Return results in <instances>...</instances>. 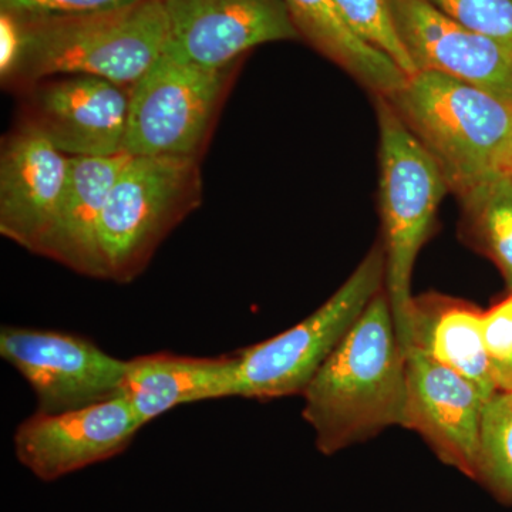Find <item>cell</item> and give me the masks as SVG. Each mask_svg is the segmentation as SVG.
Masks as SVG:
<instances>
[{
	"label": "cell",
	"mask_w": 512,
	"mask_h": 512,
	"mask_svg": "<svg viewBox=\"0 0 512 512\" xmlns=\"http://www.w3.org/2000/svg\"><path fill=\"white\" fill-rule=\"evenodd\" d=\"M406 370L403 427L423 436L448 466L478 480L483 396L419 346L407 350Z\"/></svg>",
	"instance_id": "4fadbf2b"
},
{
	"label": "cell",
	"mask_w": 512,
	"mask_h": 512,
	"mask_svg": "<svg viewBox=\"0 0 512 512\" xmlns=\"http://www.w3.org/2000/svg\"><path fill=\"white\" fill-rule=\"evenodd\" d=\"M70 157L18 121L0 150V234L40 255L62 204Z\"/></svg>",
	"instance_id": "5bb4252c"
},
{
	"label": "cell",
	"mask_w": 512,
	"mask_h": 512,
	"mask_svg": "<svg viewBox=\"0 0 512 512\" xmlns=\"http://www.w3.org/2000/svg\"><path fill=\"white\" fill-rule=\"evenodd\" d=\"M468 29L493 37L512 49V0H429Z\"/></svg>",
	"instance_id": "7402d4cb"
},
{
	"label": "cell",
	"mask_w": 512,
	"mask_h": 512,
	"mask_svg": "<svg viewBox=\"0 0 512 512\" xmlns=\"http://www.w3.org/2000/svg\"><path fill=\"white\" fill-rule=\"evenodd\" d=\"M302 396L303 419L315 431L316 447L325 456L389 427H403L406 352L384 289L366 306Z\"/></svg>",
	"instance_id": "6da1fadb"
},
{
	"label": "cell",
	"mask_w": 512,
	"mask_h": 512,
	"mask_svg": "<svg viewBox=\"0 0 512 512\" xmlns=\"http://www.w3.org/2000/svg\"><path fill=\"white\" fill-rule=\"evenodd\" d=\"M413 346H419L441 365L464 377L485 402L498 392L485 348L483 313L451 306L429 319L419 308Z\"/></svg>",
	"instance_id": "ac0fdd59"
},
{
	"label": "cell",
	"mask_w": 512,
	"mask_h": 512,
	"mask_svg": "<svg viewBox=\"0 0 512 512\" xmlns=\"http://www.w3.org/2000/svg\"><path fill=\"white\" fill-rule=\"evenodd\" d=\"M394 25L419 72H436L512 106V49L468 29L429 0H390Z\"/></svg>",
	"instance_id": "7c38bea8"
},
{
	"label": "cell",
	"mask_w": 512,
	"mask_h": 512,
	"mask_svg": "<svg viewBox=\"0 0 512 512\" xmlns=\"http://www.w3.org/2000/svg\"><path fill=\"white\" fill-rule=\"evenodd\" d=\"M386 282L384 249L375 248L312 315L237 356V393L269 400L303 394L326 359Z\"/></svg>",
	"instance_id": "8992f818"
},
{
	"label": "cell",
	"mask_w": 512,
	"mask_h": 512,
	"mask_svg": "<svg viewBox=\"0 0 512 512\" xmlns=\"http://www.w3.org/2000/svg\"><path fill=\"white\" fill-rule=\"evenodd\" d=\"M130 89L94 76L47 77L20 90L19 120L69 157L124 153Z\"/></svg>",
	"instance_id": "9c48e42d"
},
{
	"label": "cell",
	"mask_w": 512,
	"mask_h": 512,
	"mask_svg": "<svg viewBox=\"0 0 512 512\" xmlns=\"http://www.w3.org/2000/svg\"><path fill=\"white\" fill-rule=\"evenodd\" d=\"M380 128V202L386 258L384 291L404 352L413 348L419 306L412 296L414 264L448 190L439 163L384 96L377 101Z\"/></svg>",
	"instance_id": "277c9868"
},
{
	"label": "cell",
	"mask_w": 512,
	"mask_h": 512,
	"mask_svg": "<svg viewBox=\"0 0 512 512\" xmlns=\"http://www.w3.org/2000/svg\"><path fill=\"white\" fill-rule=\"evenodd\" d=\"M463 201L485 247L512 286V170L478 185Z\"/></svg>",
	"instance_id": "d6986e66"
},
{
	"label": "cell",
	"mask_w": 512,
	"mask_h": 512,
	"mask_svg": "<svg viewBox=\"0 0 512 512\" xmlns=\"http://www.w3.org/2000/svg\"><path fill=\"white\" fill-rule=\"evenodd\" d=\"M201 202L200 160L131 156L101 214L103 281L130 284L143 274L164 239Z\"/></svg>",
	"instance_id": "5b68a950"
},
{
	"label": "cell",
	"mask_w": 512,
	"mask_h": 512,
	"mask_svg": "<svg viewBox=\"0 0 512 512\" xmlns=\"http://www.w3.org/2000/svg\"><path fill=\"white\" fill-rule=\"evenodd\" d=\"M144 0H0V12L18 18L79 16L113 12Z\"/></svg>",
	"instance_id": "cb8c5ba5"
},
{
	"label": "cell",
	"mask_w": 512,
	"mask_h": 512,
	"mask_svg": "<svg viewBox=\"0 0 512 512\" xmlns=\"http://www.w3.org/2000/svg\"><path fill=\"white\" fill-rule=\"evenodd\" d=\"M167 20L164 53L222 69L265 43L299 40L284 0H161Z\"/></svg>",
	"instance_id": "30bf717a"
},
{
	"label": "cell",
	"mask_w": 512,
	"mask_h": 512,
	"mask_svg": "<svg viewBox=\"0 0 512 512\" xmlns=\"http://www.w3.org/2000/svg\"><path fill=\"white\" fill-rule=\"evenodd\" d=\"M123 396L144 424L183 404L238 397L237 356L134 357L128 360Z\"/></svg>",
	"instance_id": "2e32d148"
},
{
	"label": "cell",
	"mask_w": 512,
	"mask_h": 512,
	"mask_svg": "<svg viewBox=\"0 0 512 512\" xmlns=\"http://www.w3.org/2000/svg\"><path fill=\"white\" fill-rule=\"evenodd\" d=\"M350 30L390 57L407 77L419 73L407 53L396 25L390 0H332Z\"/></svg>",
	"instance_id": "44dd1931"
},
{
	"label": "cell",
	"mask_w": 512,
	"mask_h": 512,
	"mask_svg": "<svg viewBox=\"0 0 512 512\" xmlns=\"http://www.w3.org/2000/svg\"><path fill=\"white\" fill-rule=\"evenodd\" d=\"M13 18L22 46L2 83L19 92L47 77L69 74L100 77L131 89L156 63L167 40L161 0L94 15Z\"/></svg>",
	"instance_id": "7a4b0ae2"
},
{
	"label": "cell",
	"mask_w": 512,
	"mask_h": 512,
	"mask_svg": "<svg viewBox=\"0 0 512 512\" xmlns=\"http://www.w3.org/2000/svg\"><path fill=\"white\" fill-rule=\"evenodd\" d=\"M22 46L19 23L9 13L0 12V79H5L16 60Z\"/></svg>",
	"instance_id": "d4e9b609"
},
{
	"label": "cell",
	"mask_w": 512,
	"mask_h": 512,
	"mask_svg": "<svg viewBox=\"0 0 512 512\" xmlns=\"http://www.w3.org/2000/svg\"><path fill=\"white\" fill-rule=\"evenodd\" d=\"M478 480L512 503V392H497L484 404Z\"/></svg>",
	"instance_id": "ffe728a7"
},
{
	"label": "cell",
	"mask_w": 512,
	"mask_h": 512,
	"mask_svg": "<svg viewBox=\"0 0 512 512\" xmlns=\"http://www.w3.org/2000/svg\"><path fill=\"white\" fill-rule=\"evenodd\" d=\"M483 333L498 392H512V295L483 313Z\"/></svg>",
	"instance_id": "603a6c76"
},
{
	"label": "cell",
	"mask_w": 512,
	"mask_h": 512,
	"mask_svg": "<svg viewBox=\"0 0 512 512\" xmlns=\"http://www.w3.org/2000/svg\"><path fill=\"white\" fill-rule=\"evenodd\" d=\"M0 356L29 384L39 413L73 412L123 396L128 360L72 333L5 326Z\"/></svg>",
	"instance_id": "ba28073f"
},
{
	"label": "cell",
	"mask_w": 512,
	"mask_h": 512,
	"mask_svg": "<svg viewBox=\"0 0 512 512\" xmlns=\"http://www.w3.org/2000/svg\"><path fill=\"white\" fill-rule=\"evenodd\" d=\"M301 39L375 90L397 92L407 80L399 66L350 30L332 0H284Z\"/></svg>",
	"instance_id": "e0dca14e"
},
{
	"label": "cell",
	"mask_w": 512,
	"mask_h": 512,
	"mask_svg": "<svg viewBox=\"0 0 512 512\" xmlns=\"http://www.w3.org/2000/svg\"><path fill=\"white\" fill-rule=\"evenodd\" d=\"M130 154L70 157L66 190L40 255L77 274L103 279L99 228L104 204Z\"/></svg>",
	"instance_id": "9a60e30c"
},
{
	"label": "cell",
	"mask_w": 512,
	"mask_h": 512,
	"mask_svg": "<svg viewBox=\"0 0 512 512\" xmlns=\"http://www.w3.org/2000/svg\"><path fill=\"white\" fill-rule=\"evenodd\" d=\"M439 163L461 200L495 175L512 170V106L436 72L407 77L384 96Z\"/></svg>",
	"instance_id": "3957f363"
},
{
	"label": "cell",
	"mask_w": 512,
	"mask_h": 512,
	"mask_svg": "<svg viewBox=\"0 0 512 512\" xmlns=\"http://www.w3.org/2000/svg\"><path fill=\"white\" fill-rule=\"evenodd\" d=\"M238 63L207 69L161 53L131 86L124 153L200 160Z\"/></svg>",
	"instance_id": "52a82bcc"
},
{
	"label": "cell",
	"mask_w": 512,
	"mask_h": 512,
	"mask_svg": "<svg viewBox=\"0 0 512 512\" xmlns=\"http://www.w3.org/2000/svg\"><path fill=\"white\" fill-rule=\"evenodd\" d=\"M144 426L119 396L73 412H36L19 424L13 446L19 463L49 483L119 456Z\"/></svg>",
	"instance_id": "8fae6325"
}]
</instances>
